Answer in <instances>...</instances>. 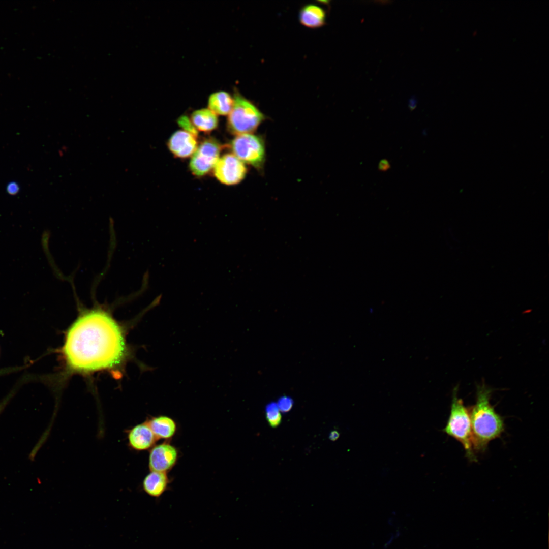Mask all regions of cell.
Masks as SVG:
<instances>
[{
  "label": "cell",
  "instance_id": "ac0fdd59",
  "mask_svg": "<svg viewBox=\"0 0 549 549\" xmlns=\"http://www.w3.org/2000/svg\"><path fill=\"white\" fill-rule=\"evenodd\" d=\"M277 404L280 412L286 413L290 411L292 409L293 405V401L291 398L284 396L279 399Z\"/></svg>",
  "mask_w": 549,
  "mask_h": 549
},
{
  "label": "cell",
  "instance_id": "3957f363",
  "mask_svg": "<svg viewBox=\"0 0 549 549\" xmlns=\"http://www.w3.org/2000/svg\"><path fill=\"white\" fill-rule=\"evenodd\" d=\"M458 390L457 387L453 390L450 415L443 431L462 444L469 460L476 462L469 411L459 398Z\"/></svg>",
  "mask_w": 549,
  "mask_h": 549
},
{
  "label": "cell",
  "instance_id": "277c9868",
  "mask_svg": "<svg viewBox=\"0 0 549 549\" xmlns=\"http://www.w3.org/2000/svg\"><path fill=\"white\" fill-rule=\"evenodd\" d=\"M233 97V107L227 119L228 131L236 135L254 132L266 119L265 115L237 90Z\"/></svg>",
  "mask_w": 549,
  "mask_h": 549
},
{
  "label": "cell",
  "instance_id": "9a60e30c",
  "mask_svg": "<svg viewBox=\"0 0 549 549\" xmlns=\"http://www.w3.org/2000/svg\"><path fill=\"white\" fill-rule=\"evenodd\" d=\"M233 105V97L225 91L220 90L213 93L208 99V109L217 115H228Z\"/></svg>",
  "mask_w": 549,
  "mask_h": 549
},
{
  "label": "cell",
  "instance_id": "44dd1931",
  "mask_svg": "<svg viewBox=\"0 0 549 549\" xmlns=\"http://www.w3.org/2000/svg\"><path fill=\"white\" fill-rule=\"evenodd\" d=\"M417 101L415 96H412L409 100L408 106L410 110L414 109L417 105Z\"/></svg>",
  "mask_w": 549,
  "mask_h": 549
},
{
  "label": "cell",
  "instance_id": "8fae6325",
  "mask_svg": "<svg viewBox=\"0 0 549 549\" xmlns=\"http://www.w3.org/2000/svg\"><path fill=\"white\" fill-rule=\"evenodd\" d=\"M158 440L171 439L176 434L177 425L171 417L164 415L151 416L146 420Z\"/></svg>",
  "mask_w": 549,
  "mask_h": 549
},
{
  "label": "cell",
  "instance_id": "e0dca14e",
  "mask_svg": "<svg viewBox=\"0 0 549 549\" xmlns=\"http://www.w3.org/2000/svg\"><path fill=\"white\" fill-rule=\"evenodd\" d=\"M177 122L178 126L181 127L184 131L190 133L196 138L198 137V130L196 129L191 119L187 116L185 115H181L178 118Z\"/></svg>",
  "mask_w": 549,
  "mask_h": 549
},
{
  "label": "cell",
  "instance_id": "30bf717a",
  "mask_svg": "<svg viewBox=\"0 0 549 549\" xmlns=\"http://www.w3.org/2000/svg\"><path fill=\"white\" fill-rule=\"evenodd\" d=\"M127 439L129 446L138 451L150 449L158 440L146 421L129 429Z\"/></svg>",
  "mask_w": 549,
  "mask_h": 549
},
{
  "label": "cell",
  "instance_id": "52a82bcc",
  "mask_svg": "<svg viewBox=\"0 0 549 549\" xmlns=\"http://www.w3.org/2000/svg\"><path fill=\"white\" fill-rule=\"evenodd\" d=\"M213 170L216 178L226 185L240 183L248 172L246 164L232 153L225 154L220 158Z\"/></svg>",
  "mask_w": 549,
  "mask_h": 549
},
{
  "label": "cell",
  "instance_id": "6da1fadb",
  "mask_svg": "<svg viewBox=\"0 0 549 549\" xmlns=\"http://www.w3.org/2000/svg\"><path fill=\"white\" fill-rule=\"evenodd\" d=\"M125 338L123 327L107 310L99 307L81 310L59 351L62 375L118 374L129 355Z\"/></svg>",
  "mask_w": 549,
  "mask_h": 549
},
{
  "label": "cell",
  "instance_id": "8992f818",
  "mask_svg": "<svg viewBox=\"0 0 549 549\" xmlns=\"http://www.w3.org/2000/svg\"><path fill=\"white\" fill-rule=\"evenodd\" d=\"M222 146L215 139L204 140L192 156L189 168L198 177L203 176L214 168L219 159Z\"/></svg>",
  "mask_w": 549,
  "mask_h": 549
},
{
  "label": "cell",
  "instance_id": "d6986e66",
  "mask_svg": "<svg viewBox=\"0 0 549 549\" xmlns=\"http://www.w3.org/2000/svg\"><path fill=\"white\" fill-rule=\"evenodd\" d=\"M391 167L389 162L386 159H382L378 164V170L381 171H386Z\"/></svg>",
  "mask_w": 549,
  "mask_h": 549
},
{
  "label": "cell",
  "instance_id": "ffe728a7",
  "mask_svg": "<svg viewBox=\"0 0 549 549\" xmlns=\"http://www.w3.org/2000/svg\"><path fill=\"white\" fill-rule=\"evenodd\" d=\"M18 186L15 182L9 184L7 187V191L10 194H15L18 191Z\"/></svg>",
  "mask_w": 549,
  "mask_h": 549
},
{
  "label": "cell",
  "instance_id": "5bb4252c",
  "mask_svg": "<svg viewBox=\"0 0 549 549\" xmlns=\"http://www.w3.org/2000/svg\"><path fill=\"white\" fill-rule=\"evenodd\" d=\"M190 119L197 130L209 133L218 125L217 115L208 108L196 110L191 114Z\"/></svg>",
  "mask_w": 549,
  "mask_h": 549
},
{
  "label": "cell",
  "instance_id": "9c48e42d",
  "mask_svg": "<svg viewBox=\"0 0 549 549\" xmlns=\"http://www.w3.org/2000/svg\"><path fill=\"white\" fill-rule=\"evenodd\" d=\"M197 138L184 130L175 132L167 142L171 152L176 158H187L192 156L198 147Z\"/></svg>",
  "mask_w": 549,
  "mask_h": 549
},
{
  "label": "cell",
  "instance_id": "4fadbf2b",
  "mask_svg": "<svg viewBox=\"0 0 549 549\" xmlns=\"http://www.w3.org/2000/svg\"><path fill=\"white\" fill-rule=\"evenodd\" d=\"M299 20L301 24L310 28H317L325 24L326 13L320 6L309 4L304 5L299 12Z\"/></svg>",
  "mask_w": 549,
  "mask_h": 549
},
{
  "label": "cell",
  "instance_id": "7402d4cb",
  "mask_svg": "<svg viewBox=\"0 0 549 549\" xmlns=\"http://www.w3.org/2000/svg\"><path fill=\"white\" fill-rule=\"evenodd\" d=\"M339 437L340 434L339 432L336 430L332 431L329 435V439L332 441L337 440Z\"/></svg>",
  "mask_w": 549,
  "mask_h": 549
},
{
  "label": "cell",
  "instance_id": "2e32d148",
  "mask_svg": "<svg viewBox=\"0 0 549 549\" xmlns=\"http://www.w3.org/2000/svg\"><path fill=\"white\" fill-rule=\"evenodd\" d=\"M265 416L270 426L277 428L281 424L282 415L277 403L271 402L266 405Z\"/></svg>",
  "mask_w": 549,
  "mask_h": 549
},
{
  "label": "cell",
  "instance_id": "ba28073f",
  "mask_svg": "<svg viewBox=\"0 0 549 549\" xmlns=\"http://www.w3.org/2000/svg\"><path fill=\"white\" fill-rule=\"evenodd\" d=\"M179 457L177 448L167 441L155 445L148 456L150 471L168 473L176 465Z\"/></svg>",
  "mask_w": 549,
  "mask_h": 549
},
{
  "label": "cell",
  "instance_id": "7c38bea8",
  "mask_svg": "<svg viewBox=\"0 0 549 549\" xmlns=\"http://www.w3.org/2000/svg\"><path fill=\"white\" fill-rule=\"evenodd\" d=\"M170 483L167 473L150 471L143 479L142 487L149 496L159 498L166 491Z\"/></svg>",
  "mask_w": 549,
  "mask_h": 549
},
{
  "label": "cell",
  "instance_id": "5b68a950",
  "mask_svg": "<svg viewBox=\"0 0 549 549\" xmlns=\"http://www.w3.org/2000/svg\"><path fill=\"white\" fill-rule=\"evenodd\" d=\"M232 154L245 164L262 171L266 160L263 137L252 133L236 135L230 145Z\"/></svg>",
  "mask_w": 549,
  "mask_h": 549
},
{
  "label": "cell",
  "instance_id": "603a6c76",
  "mask_svg": "<svg viewBox=\"0 0 549 549\" xmlns=\"http://www.w3.org/2000/svg\"><path fill=\"white\" fill-rule=\"evenodd\" d=\"M394 538H395V536H394V535H392V536H391V537H390V538H389V539H388L387 540V541H386V542L385 543V544H384V547H385V548H387V547H388V546H389V545H390V544H391L392 543V541H393V539H394Z\"/></svg>",
  "mask_w": 549,
  "mask_h": 549
},
{
  "label": "cell",
  "instance_id": "7a4b0ae2",
  "mask_svg": "<svg viewBox=\"0 0 549 549\" xmlns=\"http://www.w3.org/2000/svg\"><path fill=\"white\" fill-rule=\"evenodd\" d=\"M492 389L485 383L477 386L476 400L469 411L474 450L483 452L489 442L505 429L503 418L490 404Z\"/></svg>",
  "mask_w": 549,
  "mask_h": 549
}]
</instances>
